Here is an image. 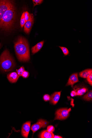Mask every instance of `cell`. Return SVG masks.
I'll return each mask as SVG.
<instances>
[{
  "label": "cell",
  "mask_w": 92,
  "mask_h": 138,
  "mask_svg": "<svg viewBox=\"0 0 92 138\" xmlns=\"http://www.w3.org/2000/svg\"><path fill=\"white\" fill-rule=\"evenodd\" d=\"M16 8L11 1H0V29L8 31L13 27L16 17Z\"/></svg>",
  "instance_id": "cell-1"
},
{
  "label": "cell",
  "mask_w": 92,
  "mask_h": 138,
  "mask_svg": "<svg viewBox=\"0 0 92 138\" xmlns=\"http://www.w3.org/2000/svg\"><path fill=\"white\" fill-rule=\"evenodd\" d=\"M15 47L18 59L21 61L27 62L30 59L29 44L27 39L20 37L15 44Z\"/></svg>",
  "instance_id": "cell-2"
},
{
  "label": "cell",
  "mask_w": 92,
  "mask_h": 138,
  "mask_svg": "<svg viewBox=\"0 0 92 138\" xmlns=\"http://www.w3.org/2000/svg\"><path fill=\"white\" fill-rule=\"evenodd\" d=\"M15 66L14 61L8 51L6 50L0 56V68L4 72L11 71Z\"/></svg>",
  "instance_id": "cell-3"
},
{
  "label": "cell",
  "mask_w": 92,
  "mask_h": 138,
  "mask_svg": "<svg viewBox=\"0 0 92 138\" xmlns=\"http://www.w3.org/2000/svg\"><path fill=\"white\" fill-rule=\"evenodd\" d=\"M71 110V108H63L58 110L56 111V116L54 120H63L66 119L69 115L70 112Z\"/></svg>",
  "instance_id": "cell-4"
},
{
  "label": "cell",
  "mask_w": 92,
  "mask_h": 138,
  "mask_svg": "<svg viewBox=\"0 0 92 138\" xmlns=\"http://www.w3.org/2000/svg\"><path fill=\"white\" fill-rule=\"evenodd\" d=\"M48 124V122L45 120L40 119L37 122L31 126L30 130L32 131L34 134L35 132L41 128H45L47 126Z\"/></svg>",
  "instance_id": "cell-5"
},
{
  "label": "cell",
  "mask_w": 92,
  "mask_h": 138,
  "mask_svg": "<svg viewBox=\"0 0 92 138\" xmlns=\"http://www.w3.org/2000/svg\"><path fill=\"white\" fill-rule=\"evenodd\" d=\"M31 121H27L22 126L21 128V134L23 137L28 138L30 129Z\"/></svg>",
  "instance_id": "cell-6"
},
{
  "label": "cell",
  "mask_w": 92,
  "mask_h": 138,
  "mask_svg": "<svg viewBox=\"0 0 92 138\" xmlns=\"http://www.w3.org/2000/svg\"><path fill=\"white\" fill-rule=\"evenodd\" d=\"M34 21L33 15L30 14L29 19L26 22L24 26V30L26 33L29 34L34 24Z\"/></svg>",
  "instance_id": "cell-7"
},
{
  "label": "cell",
  "mask_w": 92,
  "mask_h": 138,
  "mask_svg": "<svg viewBox=\"0 0 92 138\" xmlns=\"http://www.w3.org/2000/svg\"><path fill=\"white\" fill-rule=\"evenodd\" d=\"M61 91L55 92L50 96V104L54 105H56L58 103L60 98Z\"/></svg>",
  "instance_id": "cell-8"
},
{
  "label": "cell",
  "mask_w": 92,
  "mask_h": 138,
  "mask_svg": "<svg viewBox=\"0 0 92 138\" xmlns=\"http://www.w3.org/2000/svg\"><path fill=\"white\" fill-rule=\"evenodd\" d=\"M79 82L77 73H75L71 75L69 78L66 86H71L73 87L75 84Z\"/></svg>",
  "instance_id": "cell-9"
},
{
  "label": "cell",
  "mask_w": 92,
  "mask_h": 138,
  "mask_svg": "<svg viewBox=\"0 0 92 138\" xmlns=\"http://www.w3.org/2000/svg\"><path fill=\"white\" fill-rule=\"evenodd\" d=\"M19 77L16 72H13L8 74L7 75V78L10 82L14 83L17 81Z\"/></svg>",
  "instance_id": "cell-10"
},
{
  "label": "cell",
  "mask_w": 92,
  "mask_h": 138,
  "mask_svg": "<svg viewBox=\"0 0 92 138\" xmlns=\"http://www.w3.org/2000/svg\"><path fill=\"white\" fill-rule=\"evenodd\" d=\"M54 135L53 133L48 132L47 130L41 132L39 136L41 138H54Z\"/></svg>",
  "instance_id": "cell-11"
},
{
  "label": "cell",
  "mask_w": 92,
  "mask_h": 138,
  "mask_svg": "<svg viewBox=\"0 0 92 138\" xmlns=\"http://www.w3.org/2000/svg\"><path fill=\"white\" fill-rule=\"evenodd\" d=\"M44 43V41L41 42L32 47L31 49L32 54H34L39 51L42 48Z\"/></svg>",
  "instance_id": "cell-12"
},
{
  "label": "cell",
  "mask_w": 92,
  "mask_h": 138,
  "mask_svg": "<svg viewBox=\"0 0 92 138\" xmlns=\"http://www.w3.org/2000/svg\"><path fill=\"white\" fill-rule=\"evenodd\" d=\"M77 93V96H81L84 95L85 93L88 92V89L85 87L82 88H74Z\"/></svg>",
  "instance_id": "cell-13"
},
{
  "label": "cell",
  "mask_w": 92,
  "mask_h": 138,
  "mask_svg": "<svg viewBox=\"0 0 92 138\" xmlns=\"http://www.w3.org/2000/svg\"><path fill=\"white\" fill-rule=\"evenodd\" d=\"M92 73L91 69H87L82 71L79 73V76L83 78H87Z\"/></svg>",
  "instance_id": "cell-14"
},
{
  "label": "cell",
  "mask_w": 92,
  "mask_h": 138,
  "mask_svg": "<svg viewBox=\"0 0 92 138\" xmlns=\"http://www.w3.org/2000/svg\"><path fill=\"white\" fill-rule=\"evenodd\" d=\"M83 99L86 101H91L92 100V90L88 91L84 96Z\"/></svg>",
  "instance_id": "cell-15"
},
{
  "label": "cell",
  "mask_w": 92,
  "mask_h": 138,
  "mask_svg": "<svg viewBox=\"0 0 92 138\" xmlns=\"http://www.w3.org/2000/svg\"><path fill=\"white\" fill-rule=\"evenodd\" d=\"M25 12L23 13L22 15L20 21V24L21 28L23 27L24 26L25 23V19L24 15Z\"/></svg>",
  "instance_id": "cell-16"
},
{
  "label": "cell",
  "mask_w": 92,
  "mask_h": 138,
  "mask_svg": "<svg viewBox=\"0 0 92 138\" xmlns=\"http://www.w3.org/2000/svg\"><path fill=\"white\" fill-rule=\"evenodd\" d=\"M59 47L61 49L64 55L66 56L69 54V52L67 48L61 46H59Z\"/></svg>",
  "instance_id": "cell-17"
},
{
  "label": "cell",
  "mask_w": 92,
  "mask_h": 138,
  "mask_svg": "<svg viewBox=\"0 0 92 138\" xmlns=\"http://www.w3.org/2000/svg\"><path fill=\"white\" fill-rule=\"evenodd\" d=\"M25 71V69L23 66L21 67L19 70H16L17 73L19 76H22L23 73Z\"/></svg>",
  "instance_id": "cell-18"
},
{
  "label": "cell",
  "mask_w": 92,
  "mask_h": 138,
  "mask_svg": "<svg viewBox=\"0 0 92 138\" xmlns=\"http://www.w3.org/2000/svg\"><path fill=\"white\" fill-rule=\"evenodd\" d=\"M32 1L34 3V7L41 4L43 1L42 0H33Z\"/></svg>",
  "instance_id": "cell-19"
},
{
  "label": "cell",
  "mask_w": 92,
  "mask_h": 138,
  "mask_svg": "<svg viewBox=\"0 0 92 138\" xmlns=\"http://www.w3.org/2000/svg\"><path fill=\"white\" fill-rule=\"evenodd\" d=\"M47 130L49 132L53 133L55 130V128L52 126H49L47 127Z\"/></svg>",
  "instance_id": "cell-20"
},
{
  "label": "cell",
  "mask_w": 92,
  "mask_h": 138,
  "mask_svg": "<svg viewBox=\"0 0 92 138\" xmlns=\"http://www.w3.org/2000/svg\"><path fill=\"white\" fill-rule=\"evenodd\" d=\"M87 81L89 82V84L92 86V73L87 78Z\"/></svg>",
  "instance_id": "cell-21"
},
{
  "label": "cell",
  "mask_w": 92,
  "mask_h": 138,
  "mask_svg": "<svg viewBox=\"0 0 92 138\" xmlns=\"http://www.w3.org/2000/svg\"><path fill=\"white\" fill-rule=\"evenodd\" d=\"M29 73L27 71H25L23 73L22 76L24 78H27L29 76Z\"/></svg>",
  "instance_id": "cell-22"
},
{
  "label": "cell",
  "mask_w": 92,
  "mask_h": 138,
  "mask_svg": "<svg viewBox=\"0 0 92 138\" xmlns=\"http://www.w3.org/2000/svg\"><path fill=\"white\" fill-rule=\"evenodd\" d=\"M29 16L30 14L28 12L26 11L25 12L24 17L25 23L28 20H29Z\"/></svg>",
  "instance_id": "cell-23"
},
{
  "label": "cell",
  "mask_w": 92,
  "mask_h": 138,
  "mask_svg": "<svg viewBox=\"0 0 92 138\" xmlns=\"http://www.w3.org/2000/svg\"><path fill=\"white\" fill-rule=\"evenodd\" d=\"M43 99L45 101H50V96L48 94H45L43 97Z\"/></svg>",
  "instance_id": "cell-24"
},
{
  "label": "cell",
  "mask_w": 92,
  "mask_h": 138,
  "mask_svg": "<svg viewBox=\"0 0 92 138\" xmlns=\"http://www.w3.org/2000/svg\"><path fill=\"white\" fill-rule=\"evenodd\" d=\"M71 95L72 97H74L77 96V93L74 90L72 91L71 93Z\"/></svg>",
  "instance_id": "cell-25"
},
{
  "label": "cell",
  "mask_w": 92,
  "mask_h": 138,
  "mask_svg": "<svg viewBox=\"0 0 92 138\" xmlns=\"http://www.w3.org/2000/svg\"><path fill=\"white\" fill-rule=\"evenodd\" d=\"M63 138L62 137L59 136H56L55 135L54 136V138Z\"/></svg>",
  "instance_id": "cell-26"
}]
</instances>
